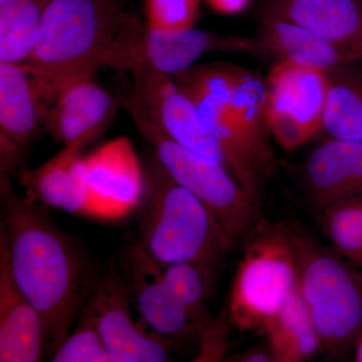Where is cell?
<instances>
[{
	"mask_svg": "<svg viewBox=\"0 0 362 362\" xmlns=\"http://www.w3.org/2000/svg\"><path fill=\"white\" fill-rule=\"evenodd\" d=\"M83 156V149L63 146L39 168L25 169L18 180L26 197L47 207L95 218L86 185Z\"/></svg>",
	"mask_w": 362,
	"mask_h": 362,
	"instance_id": "obj_16",
	"label": "cell"
},
{
	"mask_svg": "<svg viewBox=\"0 0 362 362\" xmlns=\"http://www.w3.org/2000/svg\"><path fill=\"white\" fill-rule=\"evenodd\" d=\"M213 11L225 16H233L246 11L252 0H204Z\"/></svg>",
	"mask_w": 362,
	"mask_h": 362,
	"instance_id": "obj_29",
	"label": "cell"
},
{
	"mask_svg": "<svg viewBox=\"0 0 362 362\" xmlns=\"http://www.w3.org/2000/svg\"><path fill=\"white\" fill-rule=\"evenodd\" d=\"M144 187L136 211L138 242L162 266L190 263L209 277L233 246L209 209L181 187L153 150L142 163Z\"/></svg>",
	"mask_w": 362,
	"mask_h": 362,
	"instance_id": "obj_3",
	"label": "cell"
},
{
	"mask_svg": "<svg viewBox=\"0 0 362 362\" xmlns=\"http://www.w3.org/2000/svg\"><path fill=\"white\" fill-rule=\"evenodd\" d=\"M238 361L242 362H270L274 361L270 349H252L238 356Z\"/></svg>",
	"mask_w": 362,
	"mask_h": 362,
	"instance_id": "obj_30",
	"label": "cell"
},
{
	"mask_svg": "<svg viewBox=\"0 0 362 362\" xmlns=\"http://www.w3.org/2000/svg\"><path fill=\"white\" fill-rule=\"evenodd\" d=\"M120 99H115L94 77L75 81L54 97L45 128L63 146L84 150L113 122Z\"/></svg>",
	"mask_w": 362,
	"mask_h": 362,
	"instance_id": "obj_12",
	"label": "cell"
},
{
	"mask_svg": "<svg viewBox=\"0 0 362 362\" xmlns=\"http://www.w3.org/2000/svg\"><path fill=\"white\" fill-rule=\"evenodd\" d=\"M87 304L112 362H164L170 358L173 339L161 337L144 322L134 321L129 290L116 276L95 284Z\"/></svg>",
	"mask_w": 362,
	"mask_h": 362,
	"instance_id": "obj_10",
	"label": "cell"
},
{
	"mask_svg": "<svg viewBox=\"0 0 362 362\" xmlns=\"http://www.w3.org/2000/svg\"><path fill=\"white\" fill-rule=\"evenodd\" d=\"M132 18L118 0H51L39 39L21 66L49 107L62 89L94 77Z\"/></svg>",
	"mask_w": 362,
	"mask_h": 362,
	"instance_id": "obj_2",
	"label": "cell"
},
{
	"mask_svg": "<svg viewBox=\"0 0 362 362\" xmlns=\"http://www.w3.org/2000/svg\"><path fill=\"white\" fill-rule=\"evenodd\" d=\"M1 230L16 285L42 316L47 349L54 354L70 335L94 289L84 251L52 223L45 206L20 195L8 173L0 175Z\"/></svg>",
	"mask_w": 362,
	"mask_h": 362,
	"instance_id": "obj_1",
	"label": "cell"
},
{
	"mask_svg": "<svg viewBox=\"0 0 362 362\" xmlns=\"http://www.w3.org/2000/svg\"><path fill=\"white\" fill-rule=\"evenodd\" d=\"M49 106L21 65L0 63V139L25 149L45 125Z\"/></svg>",
	"mask_w": 362,
	"mask_h": 362,
	"instance_id": "obj_19",
	"label": "cell"
},
{
	"mask_svg": "<svg viewBox=\"0 0 362 362\" xmlns=\"http://www.w3.org/2000/svg\"><path fill=\"white\" fill-rule=\"evenodd\" d=\"M117 71H129L133 93L150 120L182 146L226 168L225 160L202 129L194 102L168 74L137 56L124 59Z\"/></svg>",
	"mask_w": 362,
	"mask_h": 362,
	"instance_id": "obj_9",
	"label": "cell"
},
{
	"mask_svg": "<svg viewBox=\"0 0 362 362\" xmlns=\"http://www.w3.org/2000/svg\"><path fill=\"white\" fill-rule=\"evenodd\" d=\"M230 290L228 318L240 331L261 330L297 285L291 233L259 221L247 238Z\"/></svg>",
	"mask_w": 362,
	"mask_h": 362,
	"instance_id": "obj_6",
	"label": "cell"
},
{
	"mask_svg": "<svg viewBox=\"0 0 362 362\" xmlns=\"http://www.w3.org/2000/svg\"><path fill=\"white\" fill-rule=\"evenodd\" d=\"M202 0H146L147 28L175 32L194 28Z\"/></svg>",
	"mask_w": 362,
	"mask_h": 362,
	"instance_id": "obj_28",
	"label": "cell"
},
{
	"mask_svg": "<svg viewBox=\"0 0 362 362\" xmlns=\"http://www.w3.org/2000/svg\"><path fill=\"white\" fill-rule=\"evenodd\" d=\"M356 361L362 362V332L356 343Z\"/></svg>",
	"mask_w": 362,
	"mask_h": 362,
	"instance_id": "obj_31",
	"label": "cell"
},
{
	"mask_svg": "<svg viewBox=\"0 0 362 362\" xmlns=\"http://www.w3.org/2000/svg\"><path fill=\"white\" fill-rule=\"evenodd\" d=\"M259 332L266 335L276 362L309 361L321 350L320 338L298 284Z\"/></svg>",
	"mask_w": 362,
	"mask_h": 362,
	"instance_id": "obj_20",
	"label": "cell"
},
{
	"mask_svg": "<svg viewBox=\"0 0 362 362\" xmlns=\"http://www.w3.org/2000/svg\"><path fill=\"white\" fill-rule=\"evenodd\" d=\"M228 115L251 147L267 175H270L276 160L269 141L271 132L267 121L265 82L243 69Z\"/></svg>",
	"mask_w": 362,
	"mask_h": 362,
	"instance_id": "obj_21",
	"label": "cell"
},
{
	"mask_svg": "<svg viewBox=\"0 0 362 362\" xmlns=\"http://www.w3.org/2000/svg\"><path fill=\"white\" fill-rule=\"evenodd\" d=\"M120 101L169 175L211 211L232 245L246 240L261 221L259 202L221 163L182 146L165 134L150 120L134 95Z\"/></svg>",
	"mask_w": 362,
	"mask_h": 362,
	"instance_id": "obj_4",
	"label": "cell"
},
{
	"mask_svg": "<svg viewBox=\"0 0 362 362\" xmlns=\"http://www.w3.org/2000/svg\"><path fill=\"white\" fill-rule=\"evenodd\" d=\"M257 52L268 54L278 62H290L328 71L349 64L356 59L342 47L322 39L303 28L280 20L262 16L257 37Z\"/></svg>",
	"mask_w": 362,
	"mask_h": 362,
	"instance_id": "obj_18",
	"label": "cell"
},
{
	"mask_svg": "<svg viewBox=\"0 0 362 362\" xmlns=\"http://www.w3.org/2000/svg\"><path fill=\"white\" fill-rule=\"evenodd\" d=\"M242 68L226 63L192 66L171 76L197 108L230 114Z\"/></svg>",
	"mask_w": 362,
	"mask_h": 362,
	"instance_id": "obj_24",
	"label": "cell"
},
{
	"mask_svg": "<svg viewBox=\"0 0 362 362\" xmlns=\"http://www.w3.org/2000/svg\"><path fill=\"white\" fill-rule=\"evenodd\" d=\"M262 16L303 26L362 62V0H268Z\"/></svg>",
	"mask_w": 362,
	"mask_h": 362,
	"instance_id": "obj_14",
	"label": "cell"
},
{
	"mask_svg": "<svg viewBox=\"0 0 362 362\" xmlns=\"http://www.w3.org/2000/svg\"><path fill=\"white\" fill-rule=\"evenodd\" d=\"M52 358L54 362H112L87 301L80 312L75 329L52 354Z\"/></svg>",
	"mask_w": 362,
	"mask_h": 362,
	"instance_id": "obj_27",
	"label": "cell"
},
{
	"mask_svg": "<svg viewBox=\"0 0 362 362\" xmlns=\"http://www.w3.org/2000/svg\"><path fill=\"white\" fill-rule=\"evenodd\" d=\"M47 349L42 316L16 285L0 244V361H40Z\"/></svg>",
	"mask_w": 362,
	"mask_h": 362,
	"instance_id": "obj_15",
	"label": "cell"
},
{
	"mask_svg": "<svg viewBox=\"0 0 362 362\" xmlns=\"http://www.w3.org/2000/svg\"><path fill=\"white\" fill-rule=\"evenodd\" d=\"M49 1L8 0L0 4V63L21 65L30 58Z\"/></svg>",
	"mask_w": 362,
	"mask_h": 362,
	"instance_id": "obj_23",
	"label": "cell"
},
{
	"mask_svg": "<svg viewBox=\"0 0 362 362\" xmlns=\"http://www.w3.org/2000/svg\"><path fill=\"white\" fill-rule=\"evenodd\" d=\"M267 121L280 146L293 151L323 129L329 90L326 71L278 62L265 81Z\"/></svg>",
	"mask_w": 362,
	"mask_h": 362,
	"instance_id": "obj_7",
	"label": "cell"
},
{
	"mask_svg": "<svg viewBox=\"0 0 362 362\" xmlns=\"http://www.w3.org/2000/svg\"><path fill=\"white\" fill-rule=\"evenodd\" d=\"M8 1V0H0V4H4V2Z\"/></svg>",
	"mask_w": 362,
	"mask_h": 362,
	"instance_id": "obj_32",
	"label": "cell"
},
{
	"mask_svg": "<svg viewBox=\"0 0 362 362\" xmlns=\"http://www.w3.org/2000/svg\"><path fill=\"white\" fill-rule=\"evenodd\" d=\"M257 49L255 39L218 35L194 28L161 32L150 30L133 18L112 52L108 68L117 70L124 59L137 56L156 70L173 76L194 66L206 52H257Z\"/></svg>",
	"mask_w": 362,
	"mask_h": 362,
	"instance_id": "obj_8",
	"label": "cell"
},
{
	"mask_svg": "<svg viewBox=\"0 0 362 362\" xmlns=\"http://www.w3.org/2000/svg\"><path fill=\"white\" fill-rule=\"evenodd\" d=\"M323 230L334 251L362 268V195L324 209Z\"/></svg>",
	"mask_w": 362,
	"mask_h": 362,
	"instance_id": "obj_26",
	"label": "cell"
},
{
	"mask_svg": "<svg viewBox=\"0 0 362 362\" xmlns=\"http://www.w3.org/2000/svg\"><path fill=\"white\" fill-rule=\"evenodd\" d=\"M162 268L168 285L187 309L199 340L213 334L223 323V319H214L206 307L211 278L194 264L176 263Z\"/></svg>",
	"mask_w": 362,
	"mask_h": 362,
	"instance_id": "obj_25",
	"label": "cell"
},
{
	"mask_svg": "<svg viewBox=\"0 0 362 362\" xmlns=\"http://www.w3.org/2000/svg\"><path fill=\"white\" fill-rule=\"evenodd\" d=\"M297 284L320 338L321 350L341 356L362 332V277L337 252L291 233Z\"/></svg>",
	"mask_w": 362,
	"mask_h": 362,
	"instance_id": "obj_5",
	"label": "cell"
},
{
	"mask_svg": "<svg viewBox=\"0 0 362 362\" xmlns=\"http://www.w3.org/2000/svg\"><path fill=\"white\" fill-rule=\"evenodd\" d=\"M126 262L130 294L149 329L170 339L194 331L187 309L164 277L163 268L139 242L129 247Z\"/></svg>",
	"mask_w": 362,
	"mask_h": 362,
	"instance_id": "obj_13",
	"label": "cell"
},
{
	"mask_svg": "<svg viewBox=\"0 0 362 362\" xmlns=\"http://www.w3.org/2000/svg\"><path fill=\"white\" fill-rule=\"evenodd\" d=\"M350 65L328 71L323 129L337 139L362 141V76Z\"/></svg>",
	"mask_w": 362,
	"mask_h": 362,
	"instance_id": "obj_22",
	"label": "cell"
},
{
	"mask_svg": "<svg viewBox=\"0 0 362 362\" xmlns=\"http://www.w3.org/2000/svg\"><path fill=\"white\" fill-rule=\"evenodd\" d=\"M83 165L95 218L118 221L135 211L141 201L144 173L127 137H117L83 156Z\"/></svg>",
	"mask_w": 362,
	"mask_h": 362,
	"instance_id": "obj_11",
	"label": "cell"
},
{
	"mask_svg": "<svg viewBox=\"0 0 362 362\" xmlns=\"http://www.w3.org/2000/svg\"><path fill=\"white\" fill-rule=\"evenodd\" d=\"M305 181L320 211L362 195V141L332 139L317 146L305 164Z\"/></svg>",
	"mask_w": 362,
	"mask_h": 362,
	"instance_id": "obj_17",
	"label": "cell"
}]
</instances>
